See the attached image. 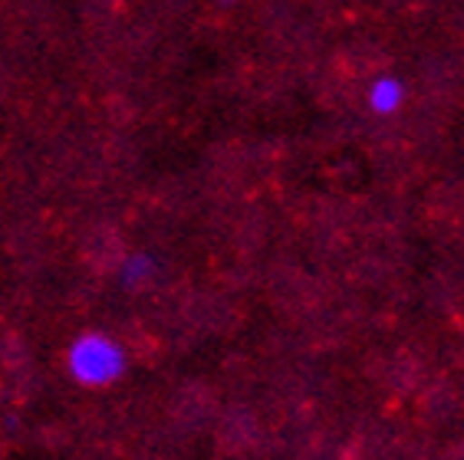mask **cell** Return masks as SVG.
<instances>
[{
  "label": "cell",
  "instance_id": "7a4b0ae2",
  "mask_svg": "<svg viewBox=\"0 0 464 460\" xmlns=\"http://www.w3.org/2000/svg\"><path fill=\"white\" fill-rule=\"evenodd\" d=\"M366 106L372 109V115H395L399 109L405 106V86L402 80H395V76H379L372 80L366 92Z\"/></svg>",
  "mask_w": 464,
  "mask_h": 460
},
{
  "label": "cell",
  "instance_id": "6da1fadb",
  "mask_svg": "<svg viewBox=\"0 0 464 460\" xmlns=\"http://www.w3.org/2000/svg\"><path fill=\"white\" fill-rule=\"evenodd\" d=\"M125 365L129 359H125L122 345L102 332H82L66 352V369L86 388H106L119 381L125 375Z\"/></svg>",
  "mask_w": 464,
  "mask_h": 460
},
{
  "label": "cell",
  "instance_id": "3957f363",
  "mask_svg": "<svg viewBox=\"0 0 464 460\" xmlns=\"http://www.w3.org/2000/svg\"><path fill=\"white\" fill-rule=\"evenodd\" d=\"M155 270H159L155 257H149V254H132V257H125L122 266H119V283H122L125 290H139V286H145L152 280Z\"/></svg>",
  "mask_w": 464,
  "mask_h": 460
}]
</instances>
